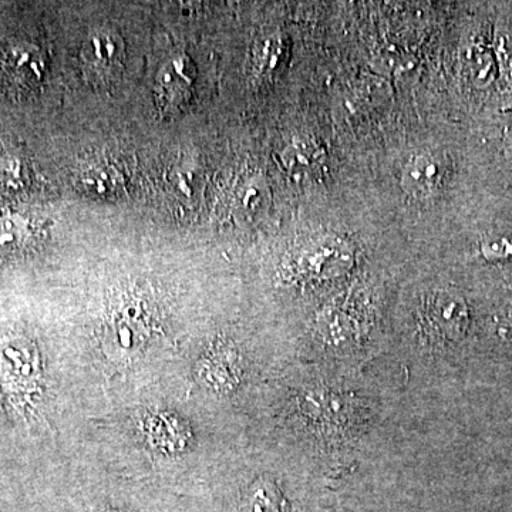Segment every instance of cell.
<instances>
[{
  "label": "cell",
  "mask_w": 512,
  "mask_h": 512,
  "mask_svg": "<svg viewBox=\"0 0 512 512\" xmlns=\"http://www.w3.org/2000/svg\"><path fill=\"white\" fill-rule=\"evenodd\" d=\"M420 313L421 325L431 339L454 340L466 332L468 308L466 302L453 293H431Z\"/></svg>",
  "instance_id": "obj_1"
},
{
  "label": "cell",
  "mask_w": 512,
  "mask_h": 512,
  "mask_svg": "<svg viewBox=\"0 0 512 512\" xmlns=\"http://www.w3.org/2000/svg\"><path fill=\"white\" fill-rule=\"evenodd\" d=\"M126 46L119 33L111 29H97L84 42L82 60L84 70L97 82H111L123 70Z\"/></svg>",
  "instance_id": "obj_2"
},
{
  "label": "cell",
  "mask_w": 512,
  "mask_h": 512,
  "mask_svg": "<svg viewBox=\"0 0 512 512\" xmlns=\"http://www.w3.org/2000/svg\"><path fill=\"white\" fill-rule=\"evenodd\" d=\"M194 64L185 55H175L157 74L156 93L160 106L167 111L180 110L192 97Z\"/></svg>",
  "instance_id": "obj_3"
},
{
  "label": "cell",
  "mask_w": 512,
  "mask_h": 512,
  "mask_svg": "<svg viewBox=\"0 0 512 512\" xmlns=\"http://www.w3.org/2000/svg\"><path fill=\"white\" fill-rule=\"evenodd\" d=\"M352 258L345 242L336 238H323L303 248L296 259L301 274L323 276L338 274Z\"/></svg>",
  "instance_id": "obj_4"
},
{
  "label": "cell",
  "mask_w": 512,
  "mask_h": 512,
  "mask_svg": "<svg viewBox=\"0 0 512 512\" xmlns=\"http://www.w3.org/2000/svg\"><path fill=\"white\" fill-rule=\"evenodd\" d=\"M281 165L296 181H311L326 168L325 150L309 138H295L281 151Z\"/></svg>",
  "instance_id": "obj_5"
},
{
  "label": "cell",
  "mask_w": 512,
  "mask_h": 512,
  "mask_svg": "<svg viewBox=\"0 0 512 512\" xmlns=\"http://www.w3.org/2000/svg\"><path fill=\"white\" fill-rule=\"evenodd\" d=\"M443 180V163L433 153H421L410 158L402 174L404 191L417 198L436 194Z\"/></svg>",
  "instance_id": "obj_6"
},
{
  "label": "cell",
  "mask_w": 512,
  "mask_h": 512,
  "mask_svg": "<svg viewBox=\"0 0 512 512\" xmlns=\"http://www.w3.org/2000/svg\"><path fill=\"white\" fill-rule=\"evenodd\" d=\"M2 72L12 86L28 89L42 82L45 60L36 47L15 46L3 56Z\"/></svg>",
  "instance_id": "obj_7"
},
{
  "label": "cell",
  "mask_w": 512,
  "mask_h": 512,
  "mask_svg": "<svg viewBox=\"0 0 512 512\" xmlns=\"http://www.w3.org/2000/svg\"><path fill=\"white\" fill-rule=\"evenodd\" d=\"M238 356L229 348H214L202 357L201 376L215 389H228L238 380Z\"/></svg>",
  "instance_id": "obj_8"
},
{
  "label": "cell",
  "mask_w": 512,
  "mask_h": 512,
  "mask_svg": "<svg viewBox=\"0 0 512 512\" xmlns=\"http://www.w3.org/2000/svg\"><path fill=\"white\" fill-rule=\"evenodd\" d=\"M77 187L93 198L116 197L123 190V175L109 164H100L96 167L87 168L77 178Z\"/></svg>",
  "instance_id": "obj_9"
},
{
  "label": "cell",
  "mask_w": 512,
  "mask_h": 512,
  "mask_svg": "<svg viewBox=\"0 0 512 512\" xmlns=\"http://www.w3.org/2000/svg\"><path fill=\"white\" fill-rule=\"evenodd\" d=\"M269 200L268 187L261 175H249L235 188L232 204L235 211L245 218L259 214Z\"/></svg>",
  "instance_id": "obj_10"
},
{
  "label": "cell",
  "mask_w": 512,
  "mask_h": 512,
  "mask_svg": "<svg viewBox=\"0 0 512 512\" xmlns=\"http://www.w3.org/2000/svg\"><path fill=\"white\" fill-rule=\"evenodd\" d=\"M242 512H288L282 494L275 485L259 484L254 493L249 495Z\"/></svg>",
  "instance_id": "obj_11"
},
{
  "label": "cell",
  "mask_w": 512,
  "mask_h": 512,
  "mask_svg": "<svg viewBox=\"0 0 512 512\" xmlns=\"http://www.w3.org/2000/svg\"><path fill=\"white\" fill-rule=\"evenodd\" d=\"M32 231L29 224L20 218H3L0 220V252L19 249L29 241Z\"/></svg>",
  "instance_id": "obj_12"
}]
</instances>
